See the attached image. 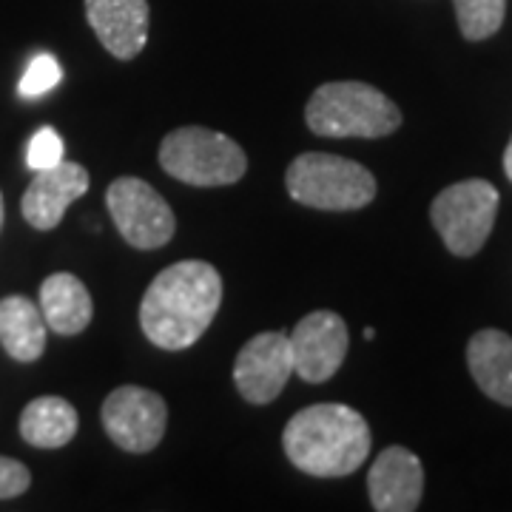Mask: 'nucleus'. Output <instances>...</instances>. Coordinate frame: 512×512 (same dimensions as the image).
<instances>
[{
    "mask_svg": "<svg viewBox=\"0 0 512 512\" xmlns=\"http://www.w3.org/2000/svg\"><path fill=\"white\" fill-rule=\"evenodd\" d=\"M86 18L117 60H131L146 49L148 0H86Z\"/></svg>",
    "mask_w": 512,
    "mask_h": 512,
    "instance_id": "13",
    "label": "nucleus"
},
{
    "mask_svg": "<svg viewBox=\"0 0 512 512\" xmlns=\"http://www.w3.org/2000/svg\"><path fill=\"white\" fill-rule=\"evenodd\" d=\"M498 191L487 180H461L447 185L430 205V220L456 256H476L490 239L498 214Z\"/></svg>",
    "mask_w": 512,
    "mask_h": 512,
    "instance_id": "6",
    "label": "nucleus"
},
{
    "mask_svg": "<svg viewBox=\"0 0 512 512\" xmlns=\"http://www.w3.org/2000/svg\"><path fill=\"white\" fill-rule=\"evenodd\" d=\"M100 419L109 439L120 450L140 456L163 441L168 407L160 393L148 387H137V384H123L106 396Z\"/></svg>",
    "mask_w": 512,
    "mask_h": 512,
    "instance_id": "8",
    "label": "nucleus"
},
{
    "mask_svg": "<svg viewBox=\"0 0 512 512\" xmlns=\"http://www.w3.org/2000/svg\"><path fill=\"white\" fill-rule=\"evenodd\" d=\"M504 174L510 177V183H512V140H510V146H507V151H504Z\"/></svg>",
    "mask_w": 512,
    "mask_h": 512,
    "instance_id": "22",
    "label": "nucleus"
},
{
    "mask_svg": "<svg viewBox=\"0 0 512 512\" xmlns=\"http://www.w3.org/2000/svg\"><path fill=\"white\" fill-rule=\"evenodd\" d=\"M106 205L114 225L120 228V237L126 239L131 248L140 251H157L174 237V211L171 205L137 177H120L106 191Z\"/></svg>",
    "mask_w": 512,
    "mask_h": 512,
    "instance_id": "7",
    "label": "nucleus"
},
{
    "mask_svg": "<svg viewBox=\"0 0 512 512\" xmlns=\"http://www.w3.org/2000/svg\"><path fill=\"white\" fill-rule=\"evenodd\" d=\"M89 183H92L89 171L69 160H60L52 168L35 171V180L29 183L20 200L23 220L37 231H52L60 225L66 208L89 191Z\"/></svg>",
    "mask_w": 512,
    "mask_h": 512,
    "instance_id": "11",
    "label": "nucleus"
},
{
    "mask_svg": "<svg viewBox=\"0 0 512 512\" xmlns=\"http://www.w3.org/2000/svg\"><path fill=\"white\" fill-rule=\"evenodd\" d=\"M77 410L60 396H37L20 413V436L40 450L66 447L77 433Z\"/></svg>",
    "mask_w": 512,
    "mask_h": 512,
    "instance_id": "17",
    "label": "nucleus"
},
{
    "mask_svg": "<svg viewBox=\"0 0 512 512\" xmlns=\"http://www.w3.org/2000/svg\"><path fill=\"white\" fill-rule=\"evenodd\" d=\"M0 225H3V194H0Z\"/></svg>",
    "mask_w": 512,
    "mask_h": 512,
    "instance_id": "23",
    "label": "nucleus"
},
{
    "mask_svg": "<svg viewBox=\"0 0 512 512\" xmlns=\"http://www.w3.org/2000/svg\"><path fill=\"white\" fill-rule=\"evenodd\" d=\"M0 345L23 365H32L46 350V319L29 296L0 299Z\"/></svg>",
    "mask_w": 512,
    "mask_h": 512,
    "instance_id": "16",
    "label": "nucleus"
},
{
    "mask_svg": "<svg viewBox=\"0 0 512 512\" xmlns=\"http://www.w3.org/2000/svg\"><path fill=\"white\" fill-rule=\"evenodd\" d=\"M220 302V271L202 259H183L148 285L140 302V328L157 348L185 350L211 328Z\"/></svg>",
    "mask_w": 512,
    "mask_h": 512,
    "instance_id": "1",
    "label": "nucleus"
},
{
    "mask_svg": "<svg viewBox=\"0 0 512 512\" xmlns=\"http://www.w3.org/2000/svg\"><path fill=\"white\" fill-rule=\"evenodd\" d=\"M291 373V339L279 330H268L242 345L234 365V384L245 402L271 404L285 390Z\"/></svg>",
    "mask_w": 512,
    "mask_h": 512,
    "instance_id": "10",
    "label": "nucleus"
},
{
    "mask_svg": "<svg viewBox=\"0 0 512 512\" xmlns=\"http://www.w3.org/2000/svg\"><path fill=\"white\" fill-rule=\"evenodd\" d=\"M453 6H456L458 29L467 40L493 37L507 15V0H453Z\"/></svg>",
    "mask_w": 512,
    "mask_h": 512,
    "instance_id": "18",
    "label": "nucleus"
},
{
    "mask_svg": "<svg viewBox=\"0 0 512 512\" xmlns=\"http://www.w3.org/2000/svg\"><path fill=\"white\" fill-rule=\"evenodd\" d=\"M63 160V140L52 126L37 128L35 137L29 140L26 148V165L32 171H43V168H52Z\"/></svg>",
    "mask_w": 512,
    "mask_h": 512,
    "instance_id": "20",
    "label": "nucleus"
},
{
    "mask_svg": "<svg viewBox=\"0 0 512 512\" xmlns=\"http://www.w3.org/2000/svg\"><path fill=\"white\" fill-rule=\"evenodd\" d=\"M467 367L493 402L512 407V336L504 330H478L467 345Z\"/></svg>",
    "mask_w": 512,
    "mask_h": 512,
    "instance_id": "14",
    "label": "nucleus"
},
{
    "mask_svg": "<svg viewBox=\"0 0 512 512\" xmlns=\"http://www.w3.org/2000/svg\"><path fill=\"white\" fill-rule=\"evenodd\" d=\"M288 194L299 205L319 211H359L376 197V177L348 157L308 151L285 171Z\"/></svg>",
    "mask_w": 512,
    "mask_h": 512,
    "instance_id": "4",
    "label": "nucleus"
},
{
    "mask_svg": "<svg viewBox=\"0 0 512 512\" xmlns=\"http://www.w3.org/2000/svg\"><path fill=\"white\" fill-rule=\"evenodd\" d=\"M282 447L296 470L313 478H342L370 456V427L348 404H311L285 424Z\"/></svg>",
    "mask_w": 512,
    "mask_h": 512,
    "instance_id": "2",
    "label": "nucleus"
},
{
    "mask_svg": "<svg viewBox=\"0 0 512 512\" xmlns=\"http://www.w3.org/2000/svg\"><path fill=\"white\" fill-rule=\"evenodd\" d=\"M288 339H291L293 373L308 384L328 382L348 356V325L333 311L308 313Z\"/></svg>",
    "mask_w": 512,
    "mask_h": 512,
    "instance_id": "9",
    "label": "nucleus"
},
{
    "mask_svg": "<svg viewBox=\"0 0 512 512\" xmlns=\"http://www.w3.org/2000/svg\"><path fill=\"white\" fill-rule=\"evenodd\" d=\"M37 308L46 319V328L60 336H77L89 328L94 316L92 293L74 274H52L43 279Z\"/></svg>",
    "mask_w": 512,
    "mask_h": 512,
    "instance_id": "15",
    "label": "nucleus"
},
{
    "mask_svg": "<svg viewBox=\"0 0 512 512\" xmlns=\"http://www.w3.org/2000/svg\"><path fill=\"white\" fill-rule=\"evenodd\" d=\"M305 120L319 137L376 140L402 126V111L379 89L356 80H342V83H325L311 94Z\"/></svg>",
    "mask_w": 512,
    "mask_h": 512,
    "instance_id": "3",
    "label": "nucleus"
},
{
    "mask_svg": "<svg viewBox=\"0 0 512 512\" xmlns=\"http://www.w3.org/2000/svg\"><path fill=\"white\" fill-rule=\"evenodd\" d=\"M60 80H63V69H60L57 57L49 55V52H40L29 60L26 72L20 77L18 92L20 97H40V94L52 92Z\"/></svg>",
    "mask_w": 512,
    "mask_h": 512,
    "instance_id": "19",
    "label": "nucleus"
},
{
    "mask_svg": "<svg viewBox=\"0 0 512 512\" xmlns=\"http://www.w3.org/2000/svg\"><path fill=\"white\" fill-rule=\"evenodd\" d=\"M160 165L165 174L188 185H231L242 180L248 157L220 131L202 126L174 128L160 143Z\"/></svg>",
    "mask_w": 512,
    "mask_h": 512,
    "instance_id": "5",
    "label": "nucleus"
},
{
    "mask_svg": "<svg viewBox=\"0 0 512 512\" xmlns=\"http://www.w3.org/2000/svg\"><path fill=\"white\" fill-rule=\"evenodd\" d=\"M367 495L373 510L413 512L424 495V467L407 447H387L370 464Z\"/></svg>",
    "mask_w": 512,
    "mask_h": 512,
    "instance_id": "12",
    "label": "nucleus"
},
{
    "mask_svg": "<svg viewBox=\"0 0 512 512\" xmlns=\"http://www.w3.org/2000/svg\"><path fill=\"white\" fill-rule=\"evenodd\" d=\"M29 484H32V473L20 461L0 456V501L18 498L29 490Z\"/></svg>",
    "mask_w": 512,
    "mask_h": 512,
    "instance_id": "21",
    "label": "nucleus"
}]
</instances>
